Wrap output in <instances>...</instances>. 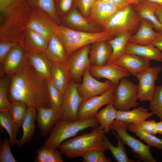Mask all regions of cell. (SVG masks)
Returning <instances> with one entry per match:
<instances>
[{
	"label": "cell",
	"instance_id": "cell-42",
	"mask_svg": "<svg viewBox=\"0 0 162 162\" xmlns=\"http://www.w3.org/2000/svg\"><path fill=\"white\" fill-rule=\"evenodd\" d=\"M104 152L93 150L85 153L82 157L84 162H110V159L106 157Z\"/></svg>",
	"mask_w": 162,
	"mask_h": 162
},
{
	"label": "cell",
	"instance_id": "cell-22",
	"mask_svg": "<svg viewBox=\"0 0 162 162\" xmlns=\"http://www.w3.org/2000/svg\"><path fill=\"white\" fill-rule=\"evenodd\" d=\"M112 51L107 41H99L91 44L89 52L90 65L101 66L106 64Z\"/></svg>",
	"mask_w": 162,
	"mask_h": 162
},
{
	"label": "cell",
	"instance_id": "cell-21",
	"mask_svg": "<svg viewBox=\"0 0 162 162\" xmlns=\"http://www.w3.org/2000/svg\"><path fill=\"white\" fill-rule=\"evenodd\" d=\"M27 61L24 49L17 44L11 50L2 64L3 71L11 76L20 70Z\"/></svg>",
	"mask_w": 162,
	"mask_h": 162
},
{
	"label": "cell",
	"instance_id": "cell-14",
	"mask_svg": "<svg viewBox=\"0 0 162 162\" xmlns=\"http://www.w3.org/2000/svg\"><path fill=\"white\" fill-rule=\"evenodd\" d=\"M89 67L84 71L82 82L78 87L79 93L83 100L101 94L113 85L110 82H102L96 79L90 74Z\"/></svg>",
	"mask_w": 162,
	"mask_h": 162
},
{
	"label": "cell",
	"instance_id": "cell-2",
	"mask_svg": "<svg viewBox=\"0 0 162 162\" xmlns=\"http://www.w3.org/2000/svg\"><path fill=\"white\" fill-rule=\"evenodd\" d=\"M31 9L28 0H0V40L17 44Z\"/></svg>",
	"mask_w": 162,
	"mask_h": 162
},
{
	"label": "cell",
	"instance_id": "cell-53",
	"mask_svg": "<svg viewBox=\"0 0 162 162\" xmlns=\"http://www.w3.org/2000/svg\"><path fill=\"white\" fill-rule=\"evenodd\" d=\"M131 4L135 5L139 3L142 0H128Z\"/></svg>",
	"mask_w": 162,
	"mask_h": 162
},
{
	"label": "cell",
	"instance_id": "cell-13",
	"mask_svg": "<svg viewBox=\"0 0 162 162\" xmlns=\"http://www.w3.org/2000/svg\"><path fill=\"white\" fill-rule=\"evenodd\" d=\"M90 45H86L75 51L67 58L71 79L78 83L84 70L90 65L89 58Z\"/></svg>",
	"mask_w": 162,
	"mask_h": 162
},
{
	"label": "cell",
	"instance_id": "cell-28",
	"mask_svg": "<svg viewBox=\"0 0 162 162\" xmlns=\"http://www.w3.org/2000/svg\"><path fill=\"white\" fill-rule=\"evenodd\" d=\"M37 109L32 107H28L25 118L22 122L21 127L22 135L18 140L17 147H22L26 143L30 141L33 136L36 128L35 122L36 119Z\"/></svg>",
	"mask_w": 162,
	"mask_h": 162
},
{
	"label": "cell",
	"instance_id": "cell-32",
	"mask_svg": "<svg viewBox=\"0 0 162 162\" xmlns=\"http://www.w3.org/2000/svg\"><path fill=\"white\" fill-rule=\"evenodd\" d=\"M117 112L112 102H111L95 115L94 117L105 134H108L111 130V125L116 119Z\"/></svg>",
	"mask_w": 162,
	"mask_h": 162
},
{
	"label": "cell",
	"instance_id": "cell-8",
	"mask_svg": "<svg viewBox=\"0 0 162 162\" xmlns=\"http://www.w3.org/2000/svg\"><path fill=\"white\" fill-rule=\"evenodd\" d=\"M138 85L126 77L122 78L116 86L114 92L115 99L112 102L117 110L126 111L138 105Z\"/></svg>",
	"mask_w": 162,
	"mask_h": 162
},
{
	"label": "cell",
	"instance_id": "cell-19",
	"mask_svg": "<svg viewBox=\"0 0 162 162\" xmlns=\"http://www.w3.org/2000/svg\"><path fill=\"white\" fill-rule=\"evenodd\" d=\"M37 110L36 121L40 135L45 137L57 122L62 118L61 114L50 107L41 106Z\"/></svg>",
	"mask_w": 162,
	"mask_h": 162
},
{
	"label": "cell",
	"instance_id": "cell-51",
	"mask_svg": "<svg viewBox=\"0 0 162 162\" xmlns=\"http://www.w3.org/2000/svg\"><path fill=\"white\" fill-rule=\"evenodd\" d=\"M156 129L157 134L162 135V121L156 123Z\"/></svg>",
	"mask_w": 162,
	"mask_h": 162
},
{
	"label": "cell",
	"instance_id": "cell-27",
	"mask_svg": "<svg viewBox=\"0 0 162 162\" xmlns=\"http://www.w3.org/2000/svg\"><path fill=\"white\" fill-rule=\"evenodd\" d=\"M43 53L52 62L61 63L67 60L64 46L55 33L50 37L47 47Z\"/></svg>",
	"mask_w": 162,
	"mask_h": 162
},
{
	"label": "cell",
	"instance_id": "cell-44",
	"mask_svg": "<svg viewBox=\"0 0 162 162\" xmlns=\"http://www.w3.org/2000/svg\"><path fill=\"white\" fill-rule=\"evenodd\" d=\"M75 0H54L57 13L59 17L68 14L74 6Z\"/></svg>",
	"mask_w": 162,
	"mask_h": 162
},
{
	"label": "cell",
	"instance_id": "cell-48",
	"mask_svg": "<svg viewBox=\"0 0 162 162\" xmlns=\"http://www.w3.org/2000/svg\"><path fill=\"white\" fill-rule=\"evenodd\" d=\"M114 5L119 9L122 8L128 5H131L128 0H105Z\"/></svg>",
	"mask_w": 162,
	"mask_h": 162
},
{
	"label": "cell",
	"instance_id": "cell-49",
	"mask_svg": "<svg viewBox=\"0 0 162 162\" xmlns=\"http://www.w3.org/2000/svg\"><path fill=\"white\" fill-rule=\"evenodd\" d=\"M157 32V37L152 44L162 51V31Z\"/></svg>",
	"mask_w": 162,
	"mask_h": 162
},
{
	"label": "cell",
	"instance_id": "cell-7",
	"mask_svg": "<svg viewBox=\"0 0 162 162\" xmlns=\"http://www.w3.org/2000/svg\"><path fill=\"white\" fill-rule=\"evenodd\" d=\"M111 130L115 132L124 145L128 146L139 160L145 162H156L149 145L130 135L124 124L115 120L111 126Z\"/></svg>",
	"mask_w": 162,
	"mask_h": 162
},
{
	"label": "cell",
	"instance_id": "cell-15",
	"mask_svg": "<svg viewBox=\"0 0 162 162\" xmlns=\"http://www.w3.org/2000/svg\"><path fill=\"white\" fill-rule=\"evenodd\" d=\"M119 10L106 1L97 0L86 19L92 26L102 28Z\"/></svg>",
	"mask_w": 162,
	"mask_h": 162
},
{
	"label": "cell",
	"instance_id": "cell-24",
	"mask_svg": "<svg viewBox=\"0 0 162 162\" xmlns=\"http://www.w3.org/2000/svg\"><path fill=\"white\" fill-rule=\"evenodd\" d=\"M125 53L140 56L149 60L162 62V52L152 44L140 45L128 43Z\"/></svg>",
	"mask_w": 162,
	"mask_h": 162
},
{
	"label": "cell",
	"instance_id": "cell-40",
	"mask_svg": "<svg viewBox=\"0 0 162 162\" xmlns=\"http://www.w3.org/2000/svg\"><path fill=\"white\" fill-rule=\"evenodd\" d=\"M9 111L13 119L20 128L26 116L28 107L24 103L20 101L11 102Z\"/></svg>",
	"mask_w": 162,
	"mask_h": 162
},
{
	"label": "cell",
	"instance_id": "cell-23",
	"mask_svg": "<svg viewBox=\"0 0 162 162\" xmlns=\"http://www.w3.org/2000/svg\"><path fill=\"white\" fill-rule=\"evenodd\" d=\"M51 76L54 85L63 94L71 80L67 60L61 63L52 62Z\"/></svg>",
	"mask_w": 162,
	"mask_h": 162
},
{
	"label": "cell",
	"instance_id": "cell-17",
	"mask_svg": "<svg viewBox=\"0 0 162 162\" xmlns=\"http://www.w3.org/2000/svg\"><path fill=\"white\" fill-rule=\"evenodd\" d=\"M89 70L91 74L95 78L106 79L116 86L122 78L130 76L125 69L112 63H107L101 66L90 65Z\"/></svg>",
	"mask_w": 162,
	"mask_h": 162
},
{
	"label": "cell",
	"instance_id": "cell-50",
	"mask_svg": "<svg viewBox=\"0 0 162 162\" xmlns=\"http://www.w3.org/2000/svg\"><path fill=\"white\" fill-rule=\"evenodd\" d=\"M155 14L157 20L162 26V6L157 5Z\"/></svg>",
	"mask_w": 162,
	"mask_h": 162
},
{
	"label": "cell",
	"instance_id": "cell-34",
	"mask_svg": "<svg viewBox=\"0 0 162 162\" xmlns=\"http://www.w3.org/2000/svg\"><path fill=\"white\" fill-rule=\"evenodd\" d=\"M122 123L127 130L135 134L136 136L143 140L148 145L162 150V139L139 128L134 124Z\"/></svg>",
	"mask_w": 162,
	"mask_h": 162
},
{
	"label": "cell",
	"instance_id": "cell-39",
	"mask_svg": "<svg viewBox=\"0 0 162 162\" xmlns=\"http://www.w3.org/2000/svg\"><path fill=\"white\" fill-rule=\"evenodd\" d=\"M10 78L6 77L0 80V111L9 110L12 103L8 100Z\"/></svg>",
	"mask_w": 162,
	"mask_h": 162
},
{
	"label": "cell",
	"instance_id": "cell-31",
	"mask_svg": "<svg viewBox=\"0 0 162 162\" xmlns=\"http://www.w3.org/2000/svg\"><path fill=\"white\" fill-rule=\"evenodd\" d=\"M133 33L125 32L118 34L107 41L112 49L111 56L107 63H113L125 53L126 46Z\"/></svg>",
	"mask_w": 162,
	"mask_h": 162
},
{
	"label": "cell",
	"instance_id": "cell-3",
	"mask_svg": "<svg viewBox=\"0 0 162 162\" xmlns=\"http://www.w3.org/2000/svg\"><path fill=\"white\" fill-rule=\"evenodd\" d=\"M105 134L100 126H98L91 132L74 136L64 141L58 148L62 155L71 159L82 157L86 152L93 150L105 152L108 150L104 143Z\"/></svg>",
	"mask_w": 162,
	"mask_h": 162
},
{
	"label": "cell",
	"instance_id": "cell-16",
	"mask_svg": "<svg viewBox=\"0 0 162 162\" xmlns=\"http://www.w3.org/2000/svg\"><path fill=\"white\" fill-rule=\"evenodd\" d=\"M48 43L46 38L28 28L23 32L17 42L26 54L43 53Z\"/></svg>",
	"mask_w": 162,
	"mask_h": 162
},
{
	"label": "cell",
	"instance_id": "cell-10",
	"mask_svg": "<svg viewBox=\"0 0 162 162\" xmlns=\"http://www.w3.org/2000/svg\"><path fill=\"white\" fill-rule=\"evenodd\" d=\"M116 86L113 85L103 94L83 100L78 112V120H83L94 117L102 106L113 102L115 99L114 93Z\"/></svg>",
	"mask_w": 162,
	"mask_h": 162
},
{
	"label": "cell",
	"instance_id": "cell-6",
	"mask_svg": "<svg viewBox=\"0 0 162 162\" xmlns=\"http://www.w3.org/2000/svg\"><path fill=\"white\" fill-rule=\"evenodd\" d=\"M141 21L134 7L129 5L117 11L102 29L114 37L124 32H136Z\"/></svg>",
	"mask_w": 162,
	"mask_h": 162
},
{
	"label": "cell",
	"instance_id": "cell-54",
	"mask_svg": "<svg viewBox=\"0 0 162 162\" xmlns=\"http://www.w3.org/2000/svg\"><path fill=\"white\" fill-rule=\"evenodd\" d=\"M100 0V1H105V0Z\"/></svg>",
	"mask_w": 162,
	"mask_h": 162
},
{
	"label": "cell",
	"instance_id": "cell-30",
	"mask_svg": "<svg viewBox=\"0 0 162 162\" xmlns=\"http://www.w3.org/2000/svg\"><path fill=\"white\" fill-rule=\"evenodd\" d=\"M153 115L142 107L140 106L134 109L126 111L117 110L115 121L126 123L136 124L146 120Z\"/></svg>",
	"mask_w": 162,
	"mask_h": 162
},
{
	"label": "cell",
	"instance_id": "cell-26",
	"mask_svg": "<svg viewBox=\"0 0 162 162\" xmlns=\"http://www.w3.org/2000/svg\"><path fill=\"white\" fill-rule=\"evenodd\" d=\"M158 4L146 0H142L133 5L141 20L148 22L157 32L162 31V26L157 20L155 14Z\"/></svg>",
	"mask_w": 162,
	"mask_h": 162
},
{
	"label": "cell",
	"instance_id": "cell-36",
	"mask_svg": "<svg viewBox=\"0 0 162 162\" xmlns=\"http://www.w3.org/2000/svg\"><path fill=\"white\" fill-rule=\"evenodd\" d=\"M31 7L44 11L57 25H61L59 17L56 9L54 0H28Z\"/></svg>",
	"mask_w": 162,
	"mask_h": 162
},
{
	"label": "cell",
	"instance_id": "cell-29",
	"mask_svg": "<svg viewBox=\"0 0 162 162\" xmlns=\"http://www.w3.org/2000/svg\"><path fill=\"white\" fill-rule=\"evenodd\" d=\"M26 54L29 64L40 76L45 80L51 78L52 62L43 53Z\"/></svg>",
	"mask_w": 162,
	"mask_h": 162
},
{
	"label": "cell",
	"instance_id": "cell-35",
	"mask_svg": "<svg viewBox=\"0 0 162 162\" xmlns=\"http://www.w3.org/2000/svg\"><path fill=\"white\" fill-rule=\"evenodd\" d=\"M115 136L117 142L116 146H114L109 140L105 135L104 137V143L111 152L114 158L118 162H133L134 160L130 159L128 156L124 145L121 141L115 132L112 131Z\"/></svg>",
	"mask_w": 162,
	"mask_h": 162
},
{
	"label": "cell",
	"instance_id": "cell-37",
	"mask_svg": "<svg viewBox=\"0 0 162 162\" xmlns=\"http://www.w3.org/2000/svg\"><path fill=\"white\" fill-rule=\"evenodd\" d=\"M46 82L50 107L61 114L62 94L54 85L51 78L46 80Z\"/></svg>",
	"mask_w": 162,
	"mask_h": 162
},
{
	"label": "cell",
	"instance_id": "cell-41",
	"mask_svg": "<svg viewBox=\"0 0 162 162\" xmlns=\"http://www.w3.org/2000/svg\"><path fill=\"white\" fill-rule=\"evenodd\" d=\"M150 103L151 112L162 121V85L156 86L153 96Z\"/></svg>",
	"mask_w": 162,
	"mask_h": 162
},
{
	"label": "cell",
	"instance_id": "cell-45",
	"mask_svg": "<svg viewBox=\"0 0 162 162\" xmlns=\"http://www.w3.org/2000/svg\"><path fill=\"white\" fill-rule=\"evenodd\" d=\"M97 0H75L74 6L86 18Z\"/></svg>",
	"mask_w": 162,
	"mask_h": 162
},
{
	"label": "cell",
	"instance_id": "cell-25",
	"mask_svg": "<svg viewBox=\"0 0 162 162\" xmlns=\"http://www.w3.org/2000/svg\"><path fill=\"white\" fill-rule=\"evenodd\" d=\"M157 32L147 21L141 19L139 27L128 43L140 45L152 44L156 38Z\"/></svg>",
	"mask_w": 162,
	"mask_h": 162
},
{
	"label": "cell",
	"instance_id": "cell-1",
	"mask_svg": "<svg viewBox=\"0 0 162 162\" xmlns=\"http://www.w3.org/2000/svg\"><path fill=\"white\" fill-rule=\"evenodd\" d=\"M8 98L11 102H21L28 107H50L46 80L35 71L28 59L20 70L11 76Z\"/></svg>",
	"mask_w": 162,
	"mask_h": 162
},
{
	"label": "cell",
	"instance_id": "cell-9",
	"mask_svg": "<svg viewBox=\"0 0 162 162\" xmlns=\"http://www.w3.org/2000/svg\"><path fill=\"white\" fill-rule=\"evenodd\" d=\"M79 85L71 79L63 94L61 114L64 120L69 122L78 120L79 110L83 100L78 91Z\"/></svg>",
	"mask_w": 162,
	"mask_h": 162
},
{
	"label": "cell",
	"instance_id": "cell-43",
	"mask_svg": "<svg viewBox=\"0 0 162 162\" xmlns=\"http://www.w3.org/2000/svg\"><path fill=\"white\" fill-rule=\"evenodd\" d=\"M9 139H3L0 148V162H16L12 153Z\"/></svg>",
	"mask_w": 162,
	"mask_h": 162
},
{
	"label": "cell",
	"instance_id": "cell-12",
	"mask_svg": "<svg viewBox=\"0 0 162 162\" xmlns=\"http://www.w3.org/2000/svg\"><path fill=\"white\" fill-rule=\"evenodd\" d=\"M162 70L160 65L150 67L136 75L138 81V100L141 102L150 101L153 96L156 86L155 83Z\"/></svg>",
	"mask_w": 162,
	"mask_h": 162
},
{
	"label": "cell",
	"instance_id": "cell-33",
	"mask_svg": "<svg viewBox=\"0 0 162 162\" xmlns=\"http://www.w3.org/2000/svg\"><path fill=\"white\" fill-rule=\"evenodd\" d=\"M0 125L7 132L10 145L14 146L17 144L18 140L17 136L20 128L13 119L9 110L0 111Z\"/></svg>",
	"mask_w": 162,
	"mask_h": 162
},
{
	"label": "cell",
	"instance_id": "cell-18",
	"mask_svg": "<svg viewBox=\"0 0 162 162\" xmlns=\"http://www.w3.org/2000/svg\"><path fill=\"white\" fill-rule=\"evenodd\" d=\"M59 18L61 24L73 30L88 32L103 31L102 28L90 24L74 6L68 14Z\"/></svg>",
	"mask_w": 162,
	"mask_h": 162
},
{
	"label": "cell",
	"instance_id": "cell-11",
	"mask_svg": "<svg viewBox=\"0 0 162 162\" xmlns=\"http://www.w3.org/2000/svg\"><path fill=\"white\" fill-rule=\"evenodd\" d=\"M59 26L44 12L36 8L31 7L26 28L40 34L49 41Z\"/></svg>",
	"mask_w": 162,
	"mask_h": 162
},
{
	"label": "cell",
	"instance_id": "cell-4",
	"mask_svg": "<svg viewBox=\"0 0 162 162\" xmlns=\"http://www.w3.org/2000/svg\"><path fill=\"white\" fill-rule=\"evenodd\" d=\"M99 125L95 117L73 122L61 119L55 125L50 136L45 141L42 147L58 149L61 143L75 136L80 131L89 128L96 127Z\"/></svg>",
	"mask_w": 162,
	"mask_h": 162
},
{
	"label": "cell",
	"instance_id": "cell-47",
	"mask_svg": "<svg viewBox=\"0 0 162 162\" xmlns=\"http://www.w3.org/2000/svg\"><path fill=\"white\" fill-rule=\"evenodd\" d=\"M156 122L155 120H145L134 124L139 128L149 134L155 135L157 134Z\"/></svg>",
	"mask_w": 162,
	"mask_h": 162
},
{
	"label": "cell",
	"instance_id": "cell-20",
	"mask_svg": "<svg viewBox=\"0 0 162 162\" xmlns=\"http://www.w3.org/2000/svg\"><path fill=\"white\" fill-rule=\"evenodd\" d=\"M112 63L127 70L134 76L144 71L150 67V61L137 55L124 53Z\"/></svg>",
	"mask_w": 162,
	"mask_h": 162
},
{
	"label": "cell",
	"instance_id": "cell-52",
	"mask_svg": "<svg viewBox=\"0 0 162 162\" xmlns=\"http://www.w3.org/2000/svg\"><path fill=\"white\" fill-rule=\"evenodd\" d=\"M162 6V0H146Z\"/></svg>",
	"mask_w": 162,
	"mask_h": 162
},
{
	"label": "cell",
	"instance_id": "cell-38",
	"mask_svg": "<svg viewBox=\"0 0 162 162\" xmlns=\"http://www.w3.org/2000/svg\"><path fill=\"white\" fill-rule=\"evenodd\" d=\"M35 162H63L61 153L57 149L42 147L36 151Z\"/></svg>",
	"mask_w": 162,
	"mask_h": 162
},
{
	"label": "cell",
	"instance_id": "cell-46",
	"mask_svg": "<svg viewBox=\"0 0 162 162\" xmlns=\"http://www.w3.org/2000/svg\"><path fill=\"white\" fill-rule=\"evenodd\" d=\"M17 43L7 40H0V62H4L6 57Z\"/></svg>",
	"mask_w": 162,
	"mask_h": 162
},
{
	"label": "cell",
	"instance_id": "cell-5",
	"mask_svg": "<svg viewBox=\"0 0 162 162\" xmlns=\"http://www.w3.org/2000/svg\"><path fill=\"white\" fill-rule=\"evenodd\" d=\"M55 33L63 44L65 49L67 58L69 56L77 50L97 41H108L114 37L103 31L99 32H88L73 30L61 24Z\"/></svg>",
	"mask_w": 162,
	"mask_h": 162
}]
</instances>
